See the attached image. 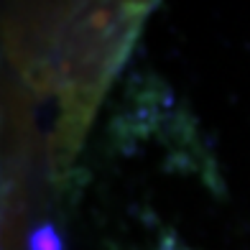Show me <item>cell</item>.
Here are the masks:
<instances>
[{
    "instance_id": "cell-2",
    "label": "cell",
    "mask_w": 250,
    "mask_h": 250,
    "mask_svg": "<svg viewBox=\"0 0 250 250\" xmlns=\"http://www.w3.org/2000/svg\"><path fill=\"white\" fill-rule=\"evenodd\" d=\"M31 250H62V243L51 227H41L31 237Z\"/></svg>"
},
{
    "instance_id": "cell-1",
    "label": "cell",
    "mask_w": 250,
    "mask_h": 250,
    "mask_svg": "<svg viewBox=\"0 0 250 250\" xmlns=\"http://www.w3.org/2000/svg\"><path fill=\"white\" fill-rule=\"evenodd\" d=\"M151 0H72L59 16L56 31L43 33L31 74L43 77L59 95L64 110L87 112L125 51ZM74 130V123H72Z\"/></svg>"
}]
</instances>
